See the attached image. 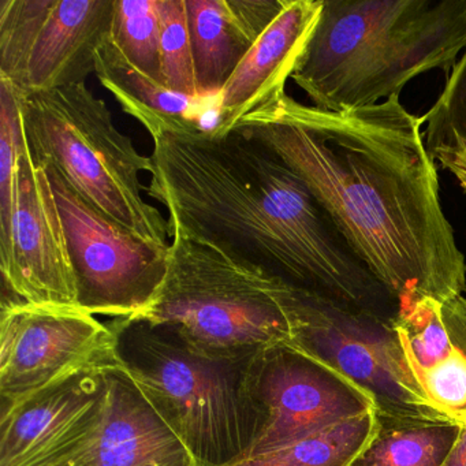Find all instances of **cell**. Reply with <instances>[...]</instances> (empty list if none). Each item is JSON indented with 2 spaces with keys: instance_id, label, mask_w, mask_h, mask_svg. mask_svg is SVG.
I'll return each mask as SVG.
<instances>
[{
  "instance_id": "cell-1",
  "label": "cell",
  "mask_w": 466,
  "mask_h": 466,
  "mask_svg": "<svg viewBox=\"0 0 466 466\" xmlns=\"http://www.w3.org/2000/svg\"><path fill=\"white\" fill-rule=\"evenodd\" d=\"M422 118L400 96L332 113L288 94L230 132L266 147L305 182L397 304L466 290V260L439 196Z\"/></svg>"
},
{
  "instance_id": "cell-2",
  "label": "cell",
  "mask_w": 466,
  "mask_h": 466,
  "mask_svg": "<svg viewBox=\"0 0 466 466\" xmlns=\"http://www.w3.org/2000/svg\"><path fill=\"white\" fill-rule=\"evenodd\" d=\"M147 187L174 231L204 239L348 307L392 318L398 304L305 182L266 147L195 119L157 118Z\"/></svg>"
},
{
  "instance_id": "cell-3",
  "label": "cell",
  "mask_w": 466,
  "mask_h": 466,
  "mask_svg": "<svg viewBox=\"0 0 466 466\" xmlns=\"http://www.w3.org/2000/svg\"><path fill=\"white\" fill-rule=\"evenodd\" d=\"M466 50V0H324L291 80L313 107L342 113L400 96Z\"/></svg>"
},
{
  "instance_id": "cell-4",
  "label": "cell",
  "mask_w": 466,
  "mask_h": 466,
  "mask_svg": "<svg viewBox=\"0 0 466 466\" xmlns=\"http://www.w3.org/2000/svg\"><path fill=\"white\" fill-rule=\"evenodd\" d=\"M116 361L173 428L198 466H233L252 454L266 424L253 387V359H215L165 324L108 323Z\"/></svg>"
},
{
  "instance_id": "cell-5",
  "label": "cell",
  "mask_w": 466,
  "mask_h": 466,
  "mask_svg": "<svg viewBox=\"0 0 466 466\" xmlns=\"http://www.w3.org/2000/svg\"><path fill=\"white\" fill-rule=\"evenodd\" d=\"M290 285L211 242L174 231L165 282L136 318L170 327L206 356L253 359L291 345Z\"/></svg>"
},
{
  "instance_id": "cell-6",
  "label": "cell",
  "mask_w": 466,
  "mask_h": 466,
  "mask_svg": "<svg viewBox=\"0 0 466 466\" xmlns=\"http://www.w3.org/2000/svg\"><path fill=\"white\" fill-rule=\"evenodd\" d=\"M17 96L24 138L37 166L58 173L86 203L135 236L170 244L168 220L143 198L140 174L152 173V157L119 132L107 105L86 84Z\"/></svg>"
},
{
  "instance_id": "cell-7",
  "label": "cell",
  "mask_w": 466,
  "mask_h": 466,
  "mask_svg": "<svg viewBox=\"0 0 466 466\" xmlns=\"http://www.w3.org/2000/svg\"><path fill=\"white\" fill-rule=\"evenodd\" d=\"M291 345L329 364L375 400V413L441 417L425 397L392 318L289 286ZM446 417V416H444Z\"/></svg>"
},
{
  "instance_id": "cell-8",
  "label": "cell",
  "mask_w": 466,
  "mask_h": 466,
  "mask_svg": "<svg viewBox=\"0 0 466 466\" xmlns=\"http://www.w3.org/2000/svg\"><path fill=\"white\" fill-rule=\"evenodd\" d=\"M45 170L64 223L77 308L114 319L140 315L165 282L171 242L135 236L86 203L58 173Z\"/></svg>"
},
{
  "instance_id": "cell-9",
  "label": "cell",
  "mask_w": 466,
  "mask_h": 466,
  "mask_svg": "<svg viewBox=\"0 0 466 466\" xmlns=\"http://www.w3.org/2000/svg\"><path fill=\"white\" fill-rule=\"evenodd\" d=\"M118 365L108 324L77 307L5 299L0 316V394L23 400L86 368Z\"/></svg>"
},
{
  "instance_id": "cell-10",
  "label": "cell",
  "mask_w": 466,
  "mask_h": 466,
  "mask_svg": "<svg viewBox=\"0 0 466 466\" xmlns=\"http://www.w3.org/2000/svg\"><path fill=\"white\" fill-rule=\"evenodd\" d=\"M252 378L266 424L250 455L376 409L361 387L294 345L261 351L253 360Z\"/></svg>"
},
{
  "instance_id": "cell-11",
  "label": "cell",
  "mask_w": 466,
  "mask_h": 466,
  "mask_svg": "<svg viewBox=\"0 0 466 466\" xmlns=\"http://www.w3.org/2000/svg\"><path fill=\"white\" fill-rule=\"evenodd\" d=\"M106 370H78L7 403L0 421V466H42L89 449L107 403Z\"/></svg>"
},
{
  "instance_id": "cell-12",
  "label": "cell",
  "mask_w": 466,
  "mask_h": 466,
  "mask_svg": "<svg viewBox=\"0 0 466 466\" xmlns=\"http://www.w3.org/2000/svg\"><path fill=\"white\" fill-rule=\"evenodd\" d=\"M5 288L36 305L77 307V286L64 223L47 171L32 159L25 138L17 163L12 252L0 267Z\"/></svg>"
},
{
  "instance_id": "cell-13",
  "label": "cell",
  "mask_w": 466,
  "mask_h": 466,
  "mask_svg": "<svg viewBox=\"0 0 466 466\" xmlns=\"http://www.w3.org/2000/svg\"><path fill=\"white\" fill-rule=\"evenodd\" d=\"M324 0H286L218 96L217 132L228 133L247 114L286 94L320 20Z\"/></svg>"
},
{
  "instance_id": "cell-14",
  "label": "cell",
  "mask_w": 466,
  "mask_h": 466,
  "mask_svg": "<svg viewBox=\"0 0 466 466\" xmlns=\"http://www.w3.org/2000/svg\"><path fill=\"white\" fill-rule=\"evenodd\" d=\"M113 17L114 0H48L15 91L24 96L86 84Z\"/></svg>"
},
{
  "instance_id": "cell-15",
  "label": "cell",
  "mask_w": 466,
  "mask_h": 466,
  "mask_svg": "<svg viewBox=\"0 0 466 466\" xmlns=\"http://www.w3.org/2000/svg\"><path fill=\"white\" fill-rule=\"evenodd\" d=\"M108 395L91 466H198L129 373L107 368Z\"/></svg>"
},
{
  "instance_id": "cell-16",
  "label": "cell",
  "mask_w": 466,
  "mask_h": 466,
  "mask_svg": "<svg viewBox=\"0 0 466 466\" xmlns=\"http://www.w3.org/2000/svg\"><path fill=\"white\" fill-rule=\"evenodd\" d=\"M198 99L219 96L255 45L228 0H185Z\"/></svg>"
},
{
  "instance_id": "cell-17",
  "label": "cell",
  "mask_w": 466,
  "mask_h": 466,
  "mask_svg": "<svg viewBox=\"0 0 466 466\" xmlns=\"http://www.w3.org/2000/svg\"><path fill=\"white\" fill-rule=\"evenodd\" d=\"M375 414V433L353 466H443L462 430L450 417Z\"/></svg>"
},
{
  "instance_id": "cell-18",
  "label": "cell",
  "mask_w": 466,
  "mask_h": 466,
  "mask_svg": "<svg viewBox=\"0 0 466 466\" xmlns=\"http://www.w3.org/2000/svg\"><path fill=\"white\" fill-rule=\"evenodd\" d=\"M95 75L106 89L121 103L125 113L144 127L157 118L193 119L198 99L168 91L133 66L114 45L110 35L95 56Z\"/></svg>"
},
{
  "instance_id": "cell-19",
  "label": "cell",
  "mask_w": 466,
  "mask_h": 466,
  "mask_svg": "<svg viewBox=\"0 0 466 466\" xmlns=\"http://www.w3.org/2000/svg\"><path fill=\"white\" fill-rule=\"evenodd\" d=\"M376 430L375 410L250 455L233 466H353Z\"/></svg>"
},
{
  "instance_id": "cell-20",
  "label": "cell",
  "mask_w": 466,
  "mask_h": 466,
  "mask_svg": "<svg viewBox=\"0 0 466 466\" xmlns=\"http://www.w3.org/2000/svg\"><path fill=\"white\" fill-rule=\"evenodd\" d=\"M443 312L452 335L451 350L435 367L419 375V383L431 405L450 419L466 416V299L443 301Z\"/></svg>"
},
{
  "instance_id": "cell-21",
  "label": "cell",
  "mask_w": 466,
  "mask_h": 466,
  "mask_svg": "<svg viewBox=\"0 0 466 466\" xmlns=\"http://www.w3.org/2000/svg\"><path fill=\"white\" fill-rule=\"evenodd\" d=\"M110 36L133 66L165 86L157 0H114Z\"/></svg>"
},
{
  "instance_id": "cell-22",
  "label": "cell",
  "mask_w": 466,
  "mask_h": 466,
  "mask_svg": "<svg viewBox=\"0 0 466 466\" xmlns=\"http://www.w3.org/2000/svg\"><path fill=\"white\" fill-rule=\"evenodd\" d=\"M24 132L20 102L9 81L0 78V267L12 252L17 163Z\"/></svg>"
},
{
  "instance_id": "cell-23",
  "label": "cell",
  "mask_w": 466,
  "mask_h": 466,
  "mask_svg": "<svg viewBox=\"0 0 466 466\" xmlns=\"http://www.w3.org/2000/svg\"><path fill=\"white\" fill-rule=\"evenodd\" d=\"M160 61L168 91L198 99L185 0H157Z\"/></svg>"
},
{
  "instance_id": "cell-24",
  "label": "cell",
  "mask_w": 466,
  "mask_h": 466,
  "mask_svg": "<svg viewBox=\"0 0 466 466\" xmlns=\"http://www.w3.org/2000/svg\"><path fill=\"white\" fill-rule=\"evenodd\" d=\"M422 121L425 144L432 157L443 152L466 149V50Z\"/></svg>"
},
{
  "instance_id": "cell-25",
  "label": "cell",
  "mask_w": 466,
  "mask_h": 466,
  "mask_svg": "<svg viewBox=\"0 0 466 466\" xmlns=\"http://www.w3.org/2000/svg\"><path fill=\"white\" fill-rule=\"evenodd\" d=\"M228 4L250 39L256 43L282 12L286 0H228Z\"/></svg>"
},
{
  "instance_id": "cell-26",
  "label": "cell",
  "mask_w": 466,
  "mask_h": 466,
  "mask_svg": "<svg viewBox=\"0 0 466 466\" xmlns=\"http://www.w3.org/2000/svg\"><path fill=\"white\" fill-rule=\"evenodd\" d=\"M433 159L439 163L441 168L451 173L458 184L466 190V149L443 152V154L436 155Z\"/></svg>"
},
{
  "instance_id": "cell-27",
  "label": "cell",
  "mask_w": 466,
  "mask_h": 466,
  "mask_svg": "<svg viewBox=\"0 0 466 466\" xmlns=\"http://www.w3.org/2000/svg\"><path fill=\"white\" fill-rule=\"evenodd\" d=\"M461 424L460 439L443 466H466V416L461 420Z\"/></svg>"
},
{
  "instance_id": "cell-28",
  "label": "cell",
  "mask_w": 466,
  "mask_h": 466,
  "mask_svg": "<svg viewBox=\"0 0 466 466\" xmlns=\"http://www.w3.org/2000/svg\"><path fill=\"white\" fill-rule=\"evenodd\" d=\"M92 447V446H91ZM91 447L80 454L64 458V460L54 461L42 466H91Z\"/></svg>"
}]
</instances>
